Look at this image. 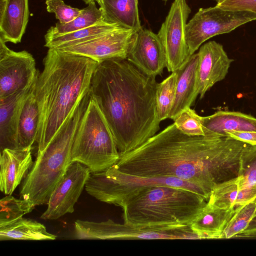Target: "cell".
I'll list each match as a JSON object with an SVG mask.
<instances>
[{"mask_svg":"<svg viewBox=\"0 0 256 256\" xmlns=\"http://www.w3.org/2000/svg\"><path fill=\"white\" fill-rule=\"evenodd\" d=\"M246 144L228 136H189L173 123L136 148L120 154L113 166L136 176L177 178L210 195L218 185L238 177Z\"/></svg>","mask_w":256,"mask_h":256,"instance_id":"obj_1","label":"cell"},{"mask_svg":"<svg viewBox=\"0 0 256 256\" xmlns=\"http://www.w3.org/2000/svg\"><path fill=\"white\" fill-rule=\"evenodd\" d=\"M156 77L140 71L126 59L98 62L89 96L98 104L120 154L131 151L157 134Z\"/></svg>","mask_w":256,"mask_h":256,"instance_id":"obj_2","label":"cell"},{"mask_svg":"<svg viewBox=\"0 0 256 256\" xmlns=\"http://www.w3.org/2000/svg\"><path fill=\"white\" fill-rule=\"evenodd\" d=\"M34 89L40 118L37 156L52 140L88 94L98 62L89 58L48 48Z\"/></svg>","mask_w":256,"mask_h":256,"instance_id":"obj_3","label":"cell"},{"mask_svg":"<svg viewBox=\"0 0 256 256\" xmlns=\"http://www.w3.org/2000/svg\"><path fill=\"white\" fill-rule=\"evenodd\" d=\"M207 200L193 191L168 186L146 188L122 208L124 224L141 228L190 226Z\"/></svg>","mask_w":256,"mask_h":256,"instance_id":"obj_4","label":"cell"},{"mask_svg":"<svg viewBox=\"0 0 256 256\" xmlns=\"http://www.w3.org/2000/svg\"><path fill=\"white\" fill-rule=\"evenodd\" d=\"M88 94L66 120L45 150L36 158L26 176L20 190L32 210L47 204L48 200L72 163V144L82 114L88 105Z\"/></svg>","mask_w":256,"mask_h":256,"instance_id":"obj_5","label":"cell"},{"mask_svg":"<svg viewBox=\"0 0 256 256\" xmlns=\"http://www.w3.org/2000/svg\"><path fill=\"white\" fill-rule=\"evenodd\" d=\"M120 155L106 120L90 96L74 140L72 162L84 165L91 172H99L116 164Z\"/></svg>","mask_w":256,"mask_h":256,"instance_id":"obj_6","label":"cell"},{"mask_svg":"<svg viewBox=\"0 0 256 256\" xmlns=\"http://www.w3.org/2000/svg\"><path fill=\"white\" fill-rule=\"evenodd\" d=\"M154 186H168L184 188L196 192L206 200L209 194L191 182L175 178H149L122 172L112 166L99 172H90L85 189L98 200L122 208L132 197L142 190Z\"/></svg>","mask_w":256,"mask_h":256,"instance_id":"obj_7","label":"cell"},{"mask_svg":"<svg viewBox=\"0 0 256 256\" xmlns=\"http://www.w3.org/2000/svg\"><path fill=\"white\" fill-rule=\"evenodd\" d=\"M256 20V14L247 11L230 10L216 6L200 8L186 24V38L190 55L208 39L230 32Z\"/></svg>","mask_w":256,"mask_h":256,"instance_id":"obj_8","label":"cell"},{"mask_svg":"<svg viewBox=\"0 0 256 256\" xmlns=\"http://www.w3.org/2000/svg\"><path fill=\"white\" fill-rule=\"evenodd\" d=\"M190 8L186 0H174L158 36L163 46L169 72L179 69L192 56L186 41V28Z\"/></svg>","mask_w":256,"mask_h":256,"instance_id":"obj_9","label":"cell"},{"mask_svg":"<svg viewBox=\"0 0 256 256\" xmlns=\"http://www.w3.org/2000/svg\"><path fill=\"white\" fill-rule=\"evenodd\" d=\"M6 43L0 38V99L31 88L40 74L32 54L14 51Z\"/></svg>","mask_w":256,"mask_h":256,"instance_id":"obj_10","label":"cell"},{"mask_svg":"<svg viewBox=\"0 0 256 256\" xmlns=\"http://www.w3.org/2000/svg\"><path fill=\"white\" fill-rule=\"evenodd\" d=\"M91 172L84 165L72 162L52 192L46 210L40 216L44 220H55L74 212Z\"/></svg>","mask_w":256,"mask_h":256,"instance_id":"obj_11","label":"cell"},{"mask_svg":"<svg viewBox=\"0 0 256 256\" xmlns=\"http://www.w3.org/2000/svg\"><path fill=\"white\" fill-rule=\"evenodd\" d=\"M136 34L137 32L132 30L121 28L90 40L58 50L89 58L98 62L112 58L126 59Z\"/></svg>","mask_w":256,"mask_h":256,"instance_id":"obj_12","label":"cell"},{"mask_svg":"<svg viewBox=\"0 0 256 256\" xmlns=\"http://www.w3.org/2000/svg\"><path fill=\"white\" fill-rule=\"evenodd\" d=\"M126 60L144 73L155 77L166 67L165 52L158 34L143 28L137 32Z\"/></svg>","mask_w":256,"mask_h":256,"instance_id":"obj_13","label":"cell"},{"mask_svg":"<svg viewBox=\"0 0 256 256\" xmlns=\"http://www.w3.org/2000/svg\"><path fill=\"white\" fill-rule=\"evenodd\" d=\"M197 70V90L202 98L216 82L227 75L234 60L230 58L223 46L210 41L200 46Z\"/></svg>","mask_w":256,"mask_h":256,"instance_id":"obj_14","label":"cell"},{"mask_svg":"<svg viewBox=\"0 0 256 256\" xmlns=\"http://www.w3.org/2000/svg\"><path fill=\"white\" fill-rule=\"evenodd\" d=\"M32 150L5 148L0 151V188L5 194L11 195L32 168Z\"/></svg>","mask_w":256,"mask_h":256,"instance_id":"obj_15","label":"cell"},{"mask_svg":"<svg viewBox=\"0 0 256 256\" xmlns=\"http://www.w3.org/2000/svg\"><path fill=\"white\" fill-rule=\"evenodd\" d=\"M36 84L30 88L0 99V151L5 148H18V128L22 110Z\"/></svg>","mask_w":256,"mask_h":256,"instance_id":"obj_16","label":"cell"},{"mask_svg":"<svg viewBox=\"0 0 256 256\" xmlns=\"http://www.w3.org/2000/svg\"><path fill=\"white\" fill-rule=\"evenodd\" d=\"M28 16V0H0V38L6 42H20Z\"/></svg>","mask_w":256,"mask_h":256,"instance_id":"obj_17","label":"cell"},{"mask_svg":"<svg viewBox=\"0 0 256 256\" xmlns=\"http://www.w3.org/2000/svg\"><path fill=\"white\" fill-rule=\"evenodd\" d=\"M198 54H192L177 70L176 95L168 118L173 120L182 110L190 107L198 95L197 90V70Z\"/></svg>","mask_w":256,"mask_h":256,"instance_id":"obj_18","label":"cell"},{"mask_svg":"<svg viewBox=\"0 0 256 256\" xmlns=\"http://www.w3.org/2000/svg\"><path fill=\"white\" fill-rule=\"evenodd\" d=\"M201 122L212 136H226V132L256 131V118L238 112L219 110L201 116Z\"/></svg>","mask_w":256,"mask_h":256,"instance_id":"obj_19","label":"cell"},{"mask_svg":"<svg viewBox=\"0 0 256 256\" xmlns=\"http://www.w3.org/2000/svg\"><path fill=\"white\" fill-rule=\"evenodd\" d=\"M103 20L136 32L142 28L139 18L138 0H98Z\"/></svg>","mask_w":256,"mask_h":256,"instance_id":"obj_20","label":"cell"},{"mask_svg":"<svg viewBox=\"0 0 256 256\" xmlns=\"http://www.w3.org/2000/svg\"><path fill=\"white\" fill-rule=\"evenodd\" d=\"M234 211V209L221 208L206 203L190 228L200 239L221 238L222 232Z\"/></svg>","mask_w":256,"mask_h":256,"instance_id":"obj_21","label":"cell"},{"mask_svg":"<svg viewBox=\"0 0 256 256\" xmlns=\"http://www.w3.org/2000/svg\"><path fill=\"white\" fill-rule=\"evenodd\" d=\"M56 236L48 232L42 224L30 218L19 217L0 223V240H54Z\"/></svg>","mask_w":256,"mask_h":256,"instance_id":"obj_22","label":"cell"},{"mask_svg":"<svg viewBox=\"0 0 256 256\" xmlns=\"http://www.w3.org/2000/svg\"><path fill=\"white\" fill-rule=\"evenodd\" d=\"M121 28H122L103 20L91 26L66 34H57L48 30L44 36V46L48 48H62L90 40Z\"/></svg>","mask_w":256,"mask_h":256,"instance_id":"obj_23","label":"cell"},{"mask_svg":"<svg viewBox=\"0 0 256 256\" xmlns=\"http://www.w3.org/2000/svg\"><path fill=\"white\" fill-rule=\"evenodd\" d=\"M238 178L239 192L234 208L256 198V145L247 144L242 150Z\"/></svg>","mask_w":256,"mask_h":256,"instance_id":"obj_24","label":"cell"},{"mask_svg":"<svg viewBox=\"0 0 256 256\" xmlns=\"http://www.w3.org/2000/svg\"><path fill=\"white\" fill-rule=\"evenodd\" d=\"M35 86L26 98L22 110L18 128V148H32L36 140L40 113L34 94Z\"/></svg>","mask_w":256,"mask_h":256,"instance_id":"obj_25","label":"cell"},{"mask_svg":"<svg viewBox=\"0 0 256 256\" xmlns=\"http://www.w3.org/2000/svg\"><path fill=\"white\" fill-rule=\"evenodd\" d=\"M102 20V10L96 7L94 2H92L81 10L80 14L73 20L66 24L58 22L48 30L57 34H66L91 26Z\"/></svg>","mask_w":256,"mask_h":256,"instance_id":"obj_26","label":"cell"},{"mask_svg":"<svg viewBox=\"0 0 256 256\" xmlns=\"http://www.w3.org/2000/svg\"><path fill=\"white\" fill-rule=\"evenodd\" d=\"M177 74H172L160 83H158L156 103L158 118L160 122L169 118L175 98Z\"/></svg>","mask_w":256,"mask_h":256,"instance_id":"obj_27","label":"cell"},{"mask_svg":"<svg viewBox=\"0 0 256 256\" xmlns=\"http://www.w3.org/2000/svg\"><path fill=\"white\" fill-rule=\"evenodd\" d=\"M256 209V202L252 200L234 208V213L226 224L221 238H230L238 236L248 226Z\"/></svg>","mask_w":256,"mask_h":256,"instance_id":"obj_28","label":"cell"},{"mask_svg":"<svg viewBox=\"0 0 256 256\" xmlns=\"http://www.w3.org/2000/svg\"><path fill=\"white\" fill-rule=\"evenodd\" d=\"M239 192L238 178L216 186L211 192L207 204L224 209H234Z\"/></svg>","mask_w":256,"mask_h":256,"instance_id":"obj_29","label":"cell"},{"mask_svg":"<svg viewBox=\"0 0 256 256\" xmlns=\"http://www.w3.org/2000/svg\"><path fill=\"white\" fill-rule=\"evenodd\" d=\"M176 128L184 134L192 136H213L204 128L201 116L188 107L182 110L173 120Z\"/></svg>","mask_w":256,"mask_h":256,"instance_id":"obj_30","label":"cell"},{"mask_svg":"<svg viewBox=\"0 0 256 256\" xmlns=\"http://www.w3.org/2000/svg\"><path fill=\"white\" fill-rule=\"evenodd\" d=\"M0 223L9 222L31 212L27 202L11 195L2 198L0 200Z\"/></svg>","mask_w":256,"mask_h":256,"instance_id":"obj_31","label":"cell"},{"mask_svg":"<svg viewBox=\"0 0 256 256\" xmlns=\"http://www.w3.org/2000/svg\"><path fill=\"white\" fill-rule=\"evenodd\" d=\"M46 4L47 11L54 13L56 18L62 24L73 20L81 12L80 9L67 5L62 0H46Z\"/></svg>","mask_w":256,"mask_h":256,"instance_id":"obj_32","label":"cell"},{"mask_svg":"<svg viewBox=\"0 0 256 256\" xmlns=\"http://www.w3.org/2000/svg\"><path fill=\"white\" fill-rule=\"evenodd\" d=\"M216 6L224 10L247 11L256 14V0H224Z\"/></svg>","mask_w":256,"mask_h":256,"instance_id":"obj_33","label":"cell"},{"mask_svg":"<svg viewBox=\"0 0 256 256\" xmlns=\"http://www.w3.org/2000/svg\"><path fill=\"white\" fill-rule=\"evenodd\" d=\"M226 135L250 145H256V131L226 132Z\"/></svg>","mask_w":256,"mask_h":256,"instance_id":"obj_34","label":"cell"},{"mask_svg":"<svg viewBox=\"0 0 256 256\" xmlns=\"http://www.w3.org/2000/svg\"><path fill=\"white\" fill-rule=\"evenodd\" d=\"M256 202V198L254 199ZM256 235V209L253 218L247 228L244 230L238 236H252Z\"/></svg>","mask_w":256,"mask_h":256,"instance_id":"obj_35","label":"cell"},{"mask_svg":"<svg viewBox=\"0 0 256 256\" xmlns=\"http://www.w3.org/2000/svg\"><path fill=\"white\" fill-rule=\"evenodd\" d=\"M86 4H88L92 2H98V0H82Z\"/></svg>","mask_w":256,"mask_h":256,"instance_id":"obj_36","label":"cell"},{"mask_svg":"<svg viewBox=\"0 0 256 256\" xmlns=\"http://www.w3.org/2000/svg\"><path fill=\"white\" fill-rule=\"evenodd\" d=\"M215 0L217 2V4H218V3H220L222 2L224 0Z\"/></svg>","mask_w":256,"mask_h":256,"instance_id":"obj_37","label":"cell"},{"mask_svg":"<svg viewBox=\"0 0 256 256\" xmlns=\"http://www.w3.org/2000/svg\"><path fill=\"white\" fill-rule=\"evenodd\" d=\"M164 0L166 1V0Z\"/></svg>","mask_w":256,"mask_h":256,"instance_id":"obj_38","label":"cell"}]
</instances>
